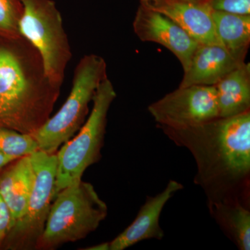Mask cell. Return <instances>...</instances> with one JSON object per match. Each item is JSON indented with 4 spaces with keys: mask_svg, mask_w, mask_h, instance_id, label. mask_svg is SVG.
Masks as SVG:
<instances>
[{
    "mask_svg": "<svg viewBox=\"0 0 250 250\" xmlns=\"http://www.w3.org/2000/svg\"><path fill=\"white\" fill-rule=\"evenodd\" d=\"M159 128L193 156L194 182L205 192L208 206L233 200L249 206L250 111L187 127Z\"/></svg>",
    "mask_w": 250,
    "mask_h": 250,
    "instance_id": "1",
    "label": "cell"
},
{
    "mask_svg": "<svg viewBox=\"0 0 250 250\" xmlns=\"http://www.w3.org/2000/svg\"><path fill=\"white\" fill-rule=\"evenodd\" d=\"M60 89L27 40L0 38V129L34 134L50 118Z\"/></svg>",
    "mask_w": 250,
    "mask_h": 250,
    "instance_id": "2",
    "label": "cell"
},
{
    "mask_svg": "<svg viewBox=\"0 0 250 250\" xmlns=\"http://www.w3.org/2000/svg\"><path fill=\"white\" fill-rule=\"evenodd\" d=\"M54 198L35 250H54L83 239L95 231L108 215L107 205L95 188L82 180L60 190Z\"/></svg>",
    "mask_w": 250,
    "mask_h": 250,
    "instance_id": "3",
    "label": "cell"
},
{
    "mask_svg": "<svg viewBox=\"0 0 250 250\" xmlns=\"http://www.w3.org/2000/svg\"><path fill=\"white\" fill-rule=\"evenodd\" d=\"M107 77V65L103 57L90 54L80 59L74 71L71 90L62 108L31 134L39 150L56 154L61 146L72 139L84 124L89 104Z\"/></svg>",
    "mask_w": 250,
    "mask_h": 250,
    "instance_id": "4",
    "label": "cell"
},
{
    "mask_svg": "<svg viewBox=\"0 0 250 250\" xmlns=\"http://www.w3.org/2000/svg\"><path fill=\"white\" fill-rule=\"evenodd\" d=\"M114 86L106 78L94 95L88 118L75 137L62 144L57 156L54 197L60 190L82 180L83 172L101 158L108 111L116 98Z\"/></svg>",
    "mask_w": 250,
    "mask_h": 250,
    "instance_id": "5",
    "label": "cell"
},
{
    "mask_svg": "<svg viewBox=\"0 0 250 250\" xmlns=\"http://www.w3.org/2000/svg\"><path fill=\"white\" fill-rule=\"evenodd\" d=\"M22 14L20 34L40 55L49 80L62 87L72 58L62 15L52 0H20Z\"/></svg>",
    "mask_w": 250,
    "mask_h": 250,
    "instance_id": "6",
    "label": "cell"
},
{
    "mask_svg": "<svg viewBox=\"0 0 250 250\" xmlns=\"http://www.w3.org/2000/svg\"><path fill=\"white\" fill-rule=\"evenodd\" d=\"M34 182L24 215L15 224L2 249L33 250L45 229L54 197L57 154L37 150L30 155Z\"/></svg>",
    "mask_w": 250,
    "mask_h": 250,
    "instance_id": "7",
    "label": "cell"
},
{
    "mask_svg": "<svg viewBox=\"0 0 250 250\" xmlns=\"http://www.w3.org/2000/svg\"><path fill=\"white\" fill-rule=\"evenodd\" d=\"M160 126L182 128L219 118L214 86L179 87L147 108Z\"/></svg>",
    "mask_w": 250,
    "mask_h": 250,
    "instance_id": "8",
    "label": "cell"
},
{
    "mask_svg": "<svg viewBox=\"0 0 250 250\" xmlns=\"http://www.w3.org/2000/svg\"><path fill=\"white\" fill-rule=\"evenodd\" d=\"M133 28L143 42H152L166 47L178 59L184 72L190 66L192 57L200 43L170 18L140 5Z\"/></svg>",
    "mask_w": 250,
    "mask_h": 250,
    "instance_id": "9",
    "label": "cell"
},
{
    "mask_svg": "<svg viewBox=\"0 0 250 250\" xmlns=\"http://www.w3.org/2000/svg\"><path fill=\"white\" fill-rule=\"evenodd\" d=\"M140 5L167 16L199 43L222 45L207 0H140Z\"/></svg>",
    "mask_w": 250,
    "mask_h": 250,
    "instance_id": "10",
    "label": "cell"
},
{
    "mask_svg": "<svg viewBox=\"0 0 250 250\" xmlns=\"http://www.w3.org/2000/svg\"><path fill=\"white\" fill-rule=\"evenodd\" d=\"M183 188L177 181L170 180L160 193L147 197L131 225L108 242V250H124L145 240H162L165 234L159 223L161 212L174 194Z\"/></svg>",
    "mask_w": 250,
    "mask_h": 250,
    "instance_id": "11",
    "label": "cell"
},
{
    "mask_svg": "<svg viewBox=\"0 0 250 250\" xmlns=\"http://www.w3.org/2000/svg\"><path fill=\"white\" fill-rule=\"evenodd\" d=\"M245 61L233 57L223 45L200 44L179 87L214 86Z\"/></svg>",
    "mask_w": 250,
    "mask_h": 250,
    "instance_id": "12",
    "label": "cell"
},
{
    "mask_svg": "<svg viewBox=\"0 0 250 250\" xmlns=\"http://www.w3.org/2000/svg\"><path fill=\"white\" fill-rule=\"evenodd\" d=\"M34 182L30 155L18 158L0 170V195L11 210L14 226L24 215Z\"/></svg>",
    "mask_w": 250,
    "mask_h": 250,
    "instance_id": "13",
    "label": "cell"
},
{
    "mask_svg": "<svg viewBox=\"0 0 250 250\" xmlns=\"http://www.w3.org/2000/svg\"><path fill=\"white\" fill-rule=\"evenodd\" d=\"M219 118L250 111V64L244 62L214 85Z\"/></svg>",
    "mask_w": 250,
    "mask_h": 250,
    "instance_id": "14",
    "label": "cell"
},
{
    "mask_svg": "<svg viewBox=\"0 0 250 250\" xmlns=\"http://www.w3.org/2000/svg\"><path fill=\"white\" fill-rule=\"evenodd\" d=\"M227 236L238 249L250 250V211L249 206L238 200H225L208 206Z\"/></svg>",
    "mask_w": 250,
    "mask_h": 250,
    "instance_id": "15",
    "label": "cell"
},
{
    "mask_svg": "<svg viewBox=\"0 0 250 250\" xmlns=\"http://www.w3.org/2000/svg\"><path fill=\"white\" fill-rule=\"evenodd\" d=\"M212 17L222 45L233 57L245 61L250 44V15L213 10Z\"/></svg>",
    "mask_w": 250,
    "mask_h": 250,
    "instance_id": "16",
    "label": "cell"
},
{
    "mask_svg": "<svg viewBox=\"0 0 250 250\" xmlns=\"http://www.w3.org/2000/svg\"><path fill=\"white\" fill-rule=\"evenodd\" d=\"M39 150V146L31 134L14 130L0 129V153L18 158L31 155Z\"/></svg>",
    "mask_w": 250,
    "mask_h": 250,
    "instance_id": "17",
    "label": "cell"
},
{
    "mask_svg": "<svg viewBox=\"0 0 250 250\" xmlns=\"http://www.w3.org/2000/svg\"><path fill=\"white\" fill-rule=\"evenodd\" d=\"M22 14L20 0H0V38L21 37L19 24Z\"/></svg>",
    "mask_w": 250,
    "mask_h": 250,
    "instance_id": "18",
    "label": "cell"
},
{
    "mask_svg": "<svg viewBox=\"0 0 250 250\" xmlns=\"http://www.w3.org/2000/svg\"><path fill=\"white\" fill-rule=\"evenodd\" d=\"M215 11L231 14L250 15V0H207Z\"/></svg>",
    "mask_w": 250,
    "mask_h": 250,
    "instance_id": "19",
    "label": "cell"
},
{
    "mask_svg": "<svg viewBox=\"0 0 250 250\" xmlns=\"http://www.w3.org/2000/svg\"><path fill=\"white\" fill-rule=\"evenodd\" d=\"M14 226L12 215L7 204L0 195V250L2 249L5 241Z\"/></svg>",
    "mask_w": 250,
    "mask_h": 250,
    "instance_id": "20",
    "label": "cell"
},
{
    "mask_svg": "<svg viewBox=\"0 0 250 250\" xmlns=\"http://www.w3.org/2000/svg\"><path fill=\"white\" fill-rule=\"evenodd\" d=\"M16 158L11 157V156L5 155V154L0 153V170L4 168L6 166L9 165L13 161L16 160Z\"/></svg>",
    "mask_w": 250,
    "mask_h": 250,
    "instance_id": "21",
    "label": "cell"
},
{
    "mask_svg": "<svg viewBox=\"0 0 250 250\" xmlns=\"http://www.w3.org/2000/svg\"><path fill=\"white\" fill-rule=\"evenodd\" d=\"M84 250H108V242L100 243V244L96 245L88 248H84Z\"/></svg>",
    "mask_w": 250,
    "mask_h": 250,
    "instance_id": "22",
    "label": "cell"
}]
</instances>
